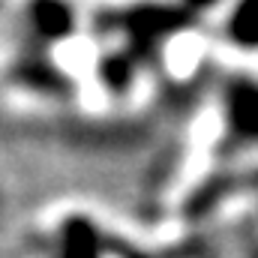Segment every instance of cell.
Masks as SVG:
<instances>
[{
  "instance_id": "cell-1",
  "label": "cell",
  "mask_w": 258,
  "mask_h": 258,
  "mask_svg": "<svg viewBox=\"0 0 258 258\" xmlns=\"http://www.w3.org/2000/svg\"><path fill=\"white\" fill-rule=\"evenodd\" d=\"M228 114L231 126L243 138H258V84L240 81L228 93Z\"/></svg>"
},
{
  "instance_id": "cell-2",
  "label": "cell",
  "mask_w": 258,
  "mask_h": 258,
  "mask_svg": "<svg viewBox=\"0 0 258 258\" xmlns=\"http://www.w3.org/2000/svg\"><path fill=\"white\" fill-rule=\"evenodd\" d=\"M228 36L237 45L258 48V0H240L228 18Z\"/></svg>"
}]
</instances>
